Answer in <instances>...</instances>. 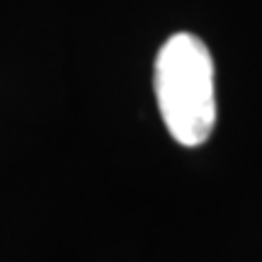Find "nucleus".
Segmentation results:
<instances>
[{
	"instance_id": "obj_1",
	"label": "nucleus",
	"mask_w": 262,
	"mask_h": 262,
	"mask_svg": "<svg viewBox=\"0 0 262 262\" xmlns=\"http://www.w3.org/2000/svg\"><path fill=\"white\" fill-rule=\"evenodd\" d=\"M156 100L170 136L187 146H202L216 124L214 58L206 44L189 32H178L156 56Z\"/></svg>"
}]
</instances>
